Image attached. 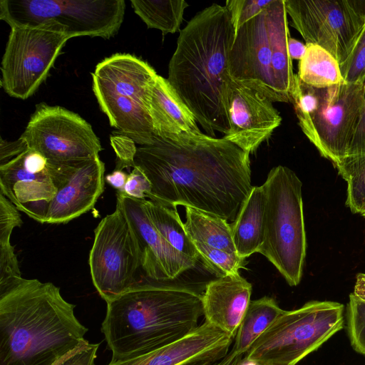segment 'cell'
<instances>
[{"label":"cell","mask_w":365,"mask_h":365,"mask_svg":"<svg viewBox=\"0 0 365 365\" xmlns=\"http://www.w3.org/2000/svg\"><path fill=\"white\" fill-rule=\"evenodd\" d=\"M345 318L351 346L355 351L365 356V302L353 293L349 295Z\"/></svg>","instance_id":"cell-30"},{"label":"cell","mask_w":365,"mask_h":365,"mask_svg":"<svg viewBox=\"0 0 365 365\" xmlns=\"http://www.w3.org/2000/svg\"><path fill=\"white\" fill-rule=\"evenodd\" d=\"M157 76L147 62L129 53L106 58L92 73L93 93L110 126L140 145L155 137L148 98Z\"/></svg>","instance_id":"cell-6"},{"label":"cell","mask_w":365,"mask_h":365,"mask_svg":"<svg viewBox=\"0 0 365 365\" xmlns=\"http://www.w3.org/2000/svg\"><path fill=\"white\" fill-rule=\"evenodd\" d=\"M101 331L111 361L173 343L195 329L204 315L202 294L160 282H138L106 302Z\"/></svg>","instance_id":"cell-4"},{"label":"cell","mask_w":365,"mask_h":365,"mask_svg":"<svg viewBox=\"0 0 365 365\" xmlns=\"http://www.w3.org/2000/svg\"><path fill=\"white\" fill-rule=\"evenodd\" d=\"M116 205L126 216L139 250L141 268L153 281L172 280L195 266L196 260L172 247L151 222L144 200L116 193Z\"/></svg>","instance_id":"cell-16"},{"label":"cell","mask_w":365,"mask_h":365,"mask_svg":"<svg viewBox=\"0 0 365 365\" xmlns=\"http://www.w3.org/2000/svg\"><path fill=\"white\" fill-rule=\"evenodd\" d=\"M235 31L225 7L212 4L180 31L168 81L207 135L229 132V56Z\"/></svg>","instance_id":"cell-3"},{"label":"cell","mask_w":365,"mask_h":365,"mask_svg":"<svg viewBox=\"0 0 365 365\" xmlns=\"http://www.w3.org/2000/svg\"><path fill=\"white\" fill-rule=\"evenodd\" d=\"M88 264L93 284L106 302L139 282L136 273L141 262L137 242L126 216L117 205L94 230Z\"/></svg>","instance_id":"cell-13"},{"label":"cell","mask_w":365,"mask_h":365,"mask_svg":"<svg viewBox=\"0 0 365 365\" xmlns=\"http://www.w3.org/2000/svg\"><path fill=\"white\" fill-rule=\"evenodd\" d=\"M19 211L6 197L0 193V239L10 240L13 230L22 225Z\"/></svg>","instance_id":"cell-33"},{"label":"cell","mask_w":365,"mask_h":365,"mask_svg":"<svg viewBox=\"0 0 365 365\" xmlns=\"http://www.w3.org/2000/svg\"><path fill=\"white\" fill-rule=\"evenodd\" d=\"M265 192L263 185L252 186L235 220L230 224L237 255L243 259L258 252L263 241Z\"/></svg>","instance_id":"cell-22"},{"label":"cell","mask_w":365,"mask_h":365,"mask_svg":"<svg viewBox=\"0 0 365 365\" xmlns=\"http://www.w3.org/2000/svg\"><path fill=\"white\" fill-rule=\"evenodd\" d=\"M362 215L365 217V212Z\"/></svg>","instance_id":"cell-44"},{"label":"cell","mask_w":365,"mask_h":365,"mask_svg":"<svg viewBox=\"0 0 365 365\" xmlns=\"http://www.w3.org/2000/svg\"><path fill=\"white\" fill-rule=\"evenodd\" d=\"M199 258L210 272L217 277L239 273L243 267L245 259L237 255L210 247L205 244L192 242Z\"/></svg>","instance_id":"cell-29"},{"label":"cell","mask_w":365,"mask_h":365,"mask_svg":"<svg viewBox=\"0 0 365 365\" xmlns=\"http://www.w3.org/2000/svg\"><path fill=\"white\" fill-rule=\"evenodd\" d=\"M273 0H227L225 7L232 21L235 31L262 13Z\"/></svg>","instance_id":"cell-31"},{"label":"cell","mask_w":365,"mask_h":365,"mask_svg":"<svg viewBox=\"0 0 365 365\" xmlns=\"http://www.w3.org/2000/svg\"><path fill=\"white\" fill-rule=\"evenodd\" d=\"M344 307L310 301L284 311L252 344L244 358L257 365H297L344 327Z\"/></svg>","instance_id":"cell-8"},{"label":"cell","mask_w":365,"mask_h":365,"mask_svg":"<svg viewBox=\"0 0 365 365\" xmlns=\"http://www.w3.org/2000/svg\"><path fill=\"white\" fill-rule=\"evenodd\" d=\"M307 46L301 41L289 37L288 40V51L291 59L301 60L306 51Z\"/></svg>","instance_id":"cell-41"},{"label":"cell","mask_w":365,"mask_h":365,"mask_svg":"<svg viewBox=\"0 0 365 365\" xmlns=\"http://www.w3.org/2000/svg\"><path fill=\"white\" fill-rule=\"evenodd\" d=\"M227 98L230 130L223 138L252 153L280 125L282 117L269 98L231 77Z\"/></svg>","instance_id":"cell-17"},{"label":"cell","mask_w":365,"mask_h":365,"mask_svg":"<svg viewBox=\"0 0 365 365\" xmlns=\"http://www.w3.org/2000/svg\"><path fill=\"white\" fill-rule=\"evenodd\" d=\"M243 356L231 349L225 357L219 360L200 359L182 365H240Z\"/></svg>","instance_id":"cell-39"},{"label":"cell","mask_w":365,"mask_h":365,"mask_svg":"<svg viewBox=\"0 0 365 365\" xmlns=\"http://www.w3.org/2000/svg\"><path fill=\"white\" fill-rule=\"evenodd\" d=\"M335 166L347 183L346 206L362 215L365 212V154L346 156Z\"/></svg>","instance_id":"cell-28"},{"label":"cell","mask_w":365,"mask_h":365,"mask_svg":"<svg viewBox=\"0 0 365 365\" xmlns=\"http://www.w3.org/2000/svg\"><path fill=\"white\" fill-rule=\"evenodd\" d=\"M287 18L285 0H273L262 13L235 31L229 56L228 72L232 79L261 93L272 103H284L272 58L279 28Z\"/></svg>","instance_id":"cell-11"},{"label":"cell","mask_w":365,"mask_h":365,"mask_svg":"<svg viewBox=\"0 0 365 365\" xmlns=\"http://www.w3.org/2000/svg\"><path fill=\"white\" fill-rule=\"evenodd\" d=\"M49 163L71 164L99 156L103 150L93 128L78 114L58 106L36 105L20 136Z\"/></svg>","instance_id":"cell-14"},{"label":"cell","mask_w":365,"mask_h":365,"mask_svg":"<svg viewBox=\"0 0 365 365\" xmlns=\"http://www.w3.org/2000/svg\"><path fill=\"white\" fill-rule=\"evenodd\" d=\"M151 191V184L143 172L138 167H133L128 174L123 194L135 199L145 200ZM119 192V191H118Z\"/></svg>","instance_id":"cell-35"},{"label":"cell","mask_w":365,"mask_h":365,"mask_svg":"<svg viewBox=\"0 0 365 365\" xmlns=\"http://www.w3.org/2000/svg\"><path fill=\"white\" fill-rule=\"evenodd\" d=\"M340 70L345 82L365 83V31Z\"/></svg>","instance_id":"cell-32"},{"label":"cell","mask_w":365,"mask_h":365,"mask_svg":"<svg viewBox=\"0 0 365 365\" xmlns=\"http://www.w3.org/2000/svg\"><path fill=\"white\" fill-rule=\"evenodd\" d=\"M124 0H1L0 19L10 27L52 21L69 38L114 36L124 19Z\"/></svg>","instance_id":"cell-9"},{"label":"cell","mask_w":365,"mask_h":365,"mask_svg":"<svg viewBox=\"0 0 365 365\" xmlns=\"http://www.w3.org/2000/svg\"><path fill=\"white\" fill-rule=\"evenodd\" d=\"M240 365H257V364H255V363H254V362H252V361H250L247 360V359H245V358H244V356H243V358H242V361H241V362H240Z\"/></svg>","instance_id":"cell-43"},{"label":"cell","mask_w":365,"mask_h":365,"mask_svg":"<svg viewBox=\"0 0 365 365\" xmlns=\"http://www.w3.org/2000/svg\"><path fill=\"white\" fill-rule=\"evenodd\" d=\"M17 256L10 243L0 244V282L21 277Z\"/></svg>","instance_id":"cell-36"},{"label":"cell","mask_w":365,"mask_h":365,"mask_svg":"<svg viewBox=\"0 0 365 365\" xmlns=\"http://www.w3.org/2000/svg\"><path fill=\"white\" fill-rule=\"evenodd\" d=\"M185 212L184 226L192 242L237 255L230 224L227 220L191 207H185Z\"/></svg>","instance_id":"cell-24"},{"label":"cell","mask_w":365,"mask_h":365,"mask_svg":"<svg viewBox=\"0 0 365 365\" xmlns=\"http://www.w3.org/2000/svg\"><path fill=\"white\" fill-rule=\"evenodd\" d=\"M148 109L155 136L187 143L207 135L201 132L194 115L167 78L159 75L150 88Z\"/></svg>","instance_id":"cell-20"},{"label":"cell","mask_w":365,"mask_h":365,"mask_svg":"<svg viewBox=\"0 0 365 365\" xmlns=\"http://www.w3.org/2000/svg\"><path fill=\"white\" fill-rule=\"evenodd\" d=\"M265 192L263 241L264 256L290 286L299 284L306 257L302 183L289 168L278 165L262 185Z\"/></svg>","instance_id":"cell-7"},{"label":"cell","mask_w":365,"mask_h":365,"mask_svg":"<svg viewBox=\"0 0 365 365\" xmlns=\"http://www.w3.org/2000/svg\"><path fill=\"white\" fill-rule=\"evenodd\" d=\"M135 13L148 29H156L163 33L180 31L185 9L188 4L183 0H131Z\"/></svg>","instance_id":"cell-27"},{"label":"cell","mask_w":365,"mask_h":365,"mask_svg":"<svg viewBox=\"0 0 365 365\" xmlns=\"http://www.w3.org/2000/svg\"><path fill=\"white\" fill-rule=\"evenodd\" d=\"M68 39L64 29L52 21L11 27L1 65L4 91L21 100L33 96Z\"/></svg>","instance_id":"cell-10"},{"label":"cell","mask_w":365,"mask_h":365,"mask_svg":"<svg viewBox=\"0 0 365 365\" xmlns=\"http://www.w3.org/2000/svg\"><path fill=\"white\" fill-rule=\"evenodd\" d=\"M104 172L99 156L82 162L58 189L45 223L66 224L93 209L104 190Z\"/></svg>","instance_id":"cell-19"},{"label":"cell","mask_w":365,"mask_h":365,"mask_svg":"<svg viewBox=\"0 0 365 365\" xmlns=\"http://www.w3.org/2000/svg\"><path fill=\"white\" fill-rule=\"evenodd\" d=\"M306 46L297 73L303 83L315 88H326L344 82L339 64L331 53L317 44Z\"/></svg>","instance_id":"cell-25"},{"label":"cell","mask_w":365,"mask_h":365,"mask_svg":"<svg viewBox=\"0 0 365 365\" xmlns=\"http://www.w3.org/2000/svg\"><path fill=\"white\" fill-rule=\"evenodd\" d=\"M53 173L51 163L28 147L0 165V193L19 211L43 224L48 206L57 192Z\"/></svg>","instance_id":"cell-15"},{"label":"cell","mask_w":365,"mask_h":365,"mask_svg":"<svg viewBox=\"0 0 365 365\" xmlns=\"http://www.w3.org/2000/svg\"><path fill=\"white\" fill-rule=\"evenodd\" d=\"M291 98L299 127L319 153L334 165L346 157L364 110L365 83L315 88L296 74Z\"/></svg>","instance_id":"cell-5"},{"label":"cell","mask_w":365,"mask_h":365,"mask_svg":"<svg viewBox=\"0 0 365 365\" xmlns=\"http://www.w3.org/2000/svg\"><path fill=\"white\" fill-rule=\"evenodd\" d=\"M128 175L122 170H115L113 173L105 177V180L111 187L122 192L128 180Z\"/></svg>","instance_id":"cell-40"},{"label":"cell","mask_w":365,"mask_h":365,"mask_svg":"<svg viewBox=\"0 0 365 365\" xmlns=\"http://www.w3.org/2000/svg\"><path fill=\"white\" fill-rule=\"evenodd\" d=\"M75 307L51 282H0V365H53L88 341Z\"/></svg>","instance_id":"cell-2"},{"label":"cell","mask_w":365,"mask_h":365,"mask_svg":"<svg viewBox=\"0 0 365 365\" xmlns=\"http://www.w3.org/2000/svg\"><path fill=\"white\" fill-rule=\"evenodd\" d=\"M291 26L305 44H317L341 67L365 31V0H285Z\"/></svg>","instance_id":"cell-12"},{"label":"cell","mask_w":365,"mask_h":365,"mask_svg":"<svg viewBox=\"0 0 365 365\" xmlns=\"http://www.w3.org/2000/svg\"><path fill=\"white\" fill-rule=\"evenodd\" d=\"M133 167L151 184L148 200L191 207L233 222L252 188L250 154L224 138L177 143L155 136L135 148Z\"/></svg>","instance_id":"cell-1"},{"label":"cell","mask_w":365,"mask_h":365,"mask_svg":"<svg viewBox=\"0 0 365 365\" xmlns=\"http://www.w3.org/2000/svg\"><path fill=\"white\" fill-rule=\"evenodd\" d=\"M252 284L239 273L209 282L202 294L205 321L233 339L251 301Z\"/></svg>","instance_id":"cell-21"},{"label":"cell","mask_w":365,"mask_h":365,"mask_svg":"<svg viewBox=\"0 0 365 365\" xmlns=\"http://www.w3.org/2000/svg\"><path fill=\"white\" fill-rule=\"evenodd\" d=\"M365 154V107L350 142L346 156Z\"/></svg>","instance_id":"cell-37"},{"label":"cell","mask_w":365,"mask_h":365,"mask_svg":"<svg viewBox=\"0 0 365 365\" xmlns=\"http://www.w3.org/2000/svg\"><path fill=\"white\" fill-rule=\"evenodd\" d=\"M353 294L365 302V274H358Z\"/></svg>","instance_id":"cell-42"},{"label":"cell","mask_w":365,"mask_h":365,"mask_svg":"<svg viewBox=\"0 0 365 365\" xmlns=\"http://www.w3.org/2000/svg\"><path fill=\"white\" fill-rule=\"evenodd\" d=\"M147 213L164 239L182 254L197 261L198 254L188 237L177 207H169L150 200H144Z\"/></svg>","instance_id":"cell-26"},{"label":"cell","mask_w":365,"mask_h":365,"mask_svg":"<svg viewBox=\"0 0 365 365\" xmlns=\"http://www.w3.org/2000/svg\"><path fill=\"white\" fill-rule=\"evenodd\" d=\"M284 311L270 297L251 300L237 329L232 350L237 354L245 355Z\"/></svg>","instance_id":"cell-23"},{"label":"cell","mask_w":365,"mask_h":365,"mask_svg":"<svg viewBox=\"0 0 365 365\" xmlns=\"http://www.w3.org/2000/svg\"><path fill=\"white\" fill-rule=\"evenodd\" d=\"M28 148L25 140L21 137L15 141L8 142L1 138L0 165L8 162Z\"/></svg>","instance_id":"cell-38"},{"label":"cell","mask_w":365,"mask_h":365,"mask_svg":"<svg viewBox=\"0 0 365 365\" xmlns=\"http://www.w3.org/2000/svg\"><path fill=\"white\" fill-rule=\"evenodd\" d=\"M233 339L205 321L184 337L148 352L107 365H182L190 361L219 360L230 351Z\"/></svg>","instance_id":"cell-18"},{"label":"cell","mask_w":365,"mask_h":365,"mask_svg":"<svg viewBox=\"0 0 365 365\" xmlns=\"http://www.w3.org/2000/svg\"><path fill=\"white\" fill-rule=\"evenodd\" d=\"M99 345L100 344L90 343L86 341L57 361L53 365H95Z\"/></svg>","instance_id":"cell-34"}]
</instances>
